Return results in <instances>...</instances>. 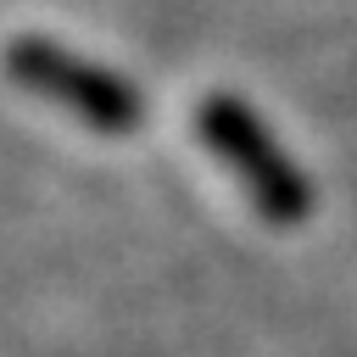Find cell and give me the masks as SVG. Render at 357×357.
I'll list each match as a JSON object with an SVG mask.
<instances>
[{
	"label": "cell",
	"mask_w": 357,
	"mask_h": 357,
	"mask_svg": "<svg viewBox=\"0 0 357 357\" xmlns=\"http://www.w3.org/2000/svg\"><path fill=\"white\" fill-rule=\"evenodd\" d=\"M201 134L218 145V156L245 178L251 201L268 218H301L307 212V178L273 151V139L262 134L257 117H245L234 100H201Z\"/></svg>",
	"instance_id": "6da1fadb"
},
{
	"label": "cell",
	"mask_w": 357,
	"mask_h": 357,
	"mask_svg": "<svg viewBox=\"0 0 357 357\" xmlns=\"http://www.w3.org/2000/svg\"><path fill=\"white\" fill-rule=\"evenodd\" d=\"M11 73H17L22 84H33L39 95L61 100L67 112L89 117L95 128H134V123H139V95H134L123 78L78 61V56L45 45V39H17V45H11Z\"/></svg>",
	"instance_id": "7a4b0ae2"
}]
</instances>
